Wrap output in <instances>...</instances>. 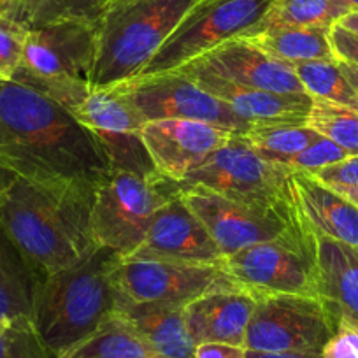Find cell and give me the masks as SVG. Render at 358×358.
I'll return each mask as SVG.
<instances>
[{
    "label": "cell",
    "instance_id": "cell-19",
    "mask_svg": "<svg viewBox=\"0 0 358 358\" xmlns=\"http://www.w3.org/2000/svg\"><path fill=\"white\" fill-rule=\"evenodd\" d=\"M290 190L302 218L316 236L358 248V208L309 172H292Z\"/></svg>",
    "mask_w": 358,
    "mask_h": 358
},
{
    "label": "cell",
    "instance_id": "cell-12",
    "mask_svg": "<svg viewBox=\"0 0 358 358\" xmlns=\"http://www.w3.org/2000/svg\"><path fill=\"white\" fill-rule=\"evenodd\" d=\"M144 122L157 120H194L211 123L229 132L244 136L251 125L241 120L229 106L202 90L183 72L172 71L153 76H137L115 85Z\"/></svg>",
    "mask_w": 358,
    "mask_h": 358
},
{
    "label": "cell",
    "instance_id": "cell-27",
    "mask_svg": "<svg viewBox=\"0 0 358 358\" xmlns=\"http://www.w3.org/2000/svg\"><path fill=\"white\" fill-rule=\"evenodd\" d=\"M294 71L304 86L306 94L313 99H322L358 113V97L341 72L337 58L299 62L294 64Z\"/></svg>",
    "mask_w": 358,
    "mask_h": 358
},
{
    "label": "cell",
    "instance_id": "cell-31",
    "mask_svg": "<svg viewBox=\"0 0 358 358\" xmlns=\"http://www.w3.org/2000/svg\"><path fill=\"white\" fill-rule=\"evenodd\" d=\"M111 0H32L27 27H41L55 22L99 23Z\"/></svg>",
    "mask_w": 358,
    "mask_h": 358
},
{
    "label": "cell",
    "instance_id": "cell-32",
    "mask_svg": "<svg viewBox=\"0 0 358 358\" xmlns=\"http://www.w3.org/2000/svg\"><path fill=\"white\" fill-rule=\"evenodd\" d=\"M29 27L11 16L0 15V79L13 81L22 65Z\"/></svg>",
    "mask_w": 358,
    "mask_h": 358
},
{
    "label": "cell",
    "instance_id": "cell-3",
    "mask_svg": "<svg viewBox=\"0 0 358 358\" xmlns=\"http://www.w3.org/2000/svg\"><path fill=\"white\" fill-rule=\"evenodd\" d=\"M120 260L113 250L95 244L85 257L44 278L34 306V327L55 355L95 332L118 308L113 268Z\"/></svg>",
    "mask_w": 358,
    "mask_h": 358
},
{
    "label": "cell",
    "instance_id": "cell-23",
    "mask_svg": "<svg viewBox=\"0 0 358 358\" xmlns=\"http://www.w3.org/2000/svg\"><path fill=\"white\" fill-rule=\"evenodd\" d=\"M244 39L287 64L334 60L330 29L327 27H264L244 34Z\"/></svg>",
    "mask_w": 358,
    "mask_h": 358
},
{
    "label": "cell",
    "instance_id": "cell-43",
    "mask_svg": "<svg viewBox=\"0 0 358 358\" xmlns=\"http://www.w3.org/2000/svg\"><path fill=\"white\" fill-rule=\"evenodd\" d=\"M16 179V176L13 174V172H9L8 169L0 167V202H2V199H4L6 192H8V188L11 187V183Z\"/></svg>",
    "mask_w": 358,
    "mask_h": 358
},
{
    "label": "cell",
    "instance_id": "cell-38",
    "mask_svg": "<svg viewBox=\"0 0 358 358\" xmlns=\"http://www.w3.org/2000/svg\"><path fill=\"white\" fill-rule=\"evenodd\" d=\"M195 358H248V350L223 343H204L195 348Z\"/></svg>",
    "mask_w": 358,
    "mask_h": 358
},
{
    "label": "cell",
    "instance_id": "cell-30",
    "mask_svg": "<svg viewBox=\"0 0 358 358\" xmlns=\"http://www.w3.org/2000/svg\"><path fill=\"white\" fill-rule=\"evenodd\" d=\"M104 148L111 171H123L141 178H157L158 171L148 153L141 134H95Z\"/></svg>",
    "mask_w": 358,
    "mask_h": 358
},
{
    "label": "cell",
    "instance_id": "cell-28",
    "mask_svg": "<svg viewBox=\"0 0 358 358\" xmlns=\"http://www.w3.org/2000/svg\"><path fill=\"white\" fill-rule=\"evenodd\" d=\"M251 148L271 162H281L288 157H294L299 151L306 150L318 134L308 125H255L250 132L244 134Z\"/></svg>",
    "mask_w": 358,
    "mask_h": 358
},
{
    "label": "cell",
    "instance_id": "cell-39",
    "mask_svg": "<svg viewBox=\"0 0 358 358\" xmlns=\"http://www.w3.org/2000/svg\"><path fill=\"white\" fill-rule=\"evenodd\" d=\"M32 6V0H13L11 11H9V16L16 22L27 25V16H29V9Z\"/></svg>",
    "mask_w": 358,
    "mask_h": 358
},
{
    "label": "cell",
    "instance_id": "cell-1",
    "mask_svg": "<svg viewBox=\"0 0 358 358\" xmlns=\"http://www.w3.org/2000/svg\"><path fill=\"white\" fill-rule=\"evenodd\" d=\"M0 167L36 183L97 185L111 172L97 136L57 102L0 79Z\"/></svg>",
    "mask_w": 358,
    "mask_h": 358
},
{
    "label": "cell",
    "instance_id": "cell-13",
    "mask_svg": "<svg viewBox=\"0 0 358 358\" xmlns=\"http://www.w3.org/2000/svg\"><path fill=\"white\" fill-rule=\"evenodd\" d=\"M118 295L137 304L187 308L218 288L237 287L222 265L172 264L158 260H122L113 268ZM241 288V287H239Z\"/></svg>",
    "mask_w": 358,
    "mask_h": 358
},
{
    "label": "cell",
    "instance_id": "cell-41",
    "mask_svg": "<svg viewBox=\"0 0 358 358\" xmlns=\"http://www.w3.org/2000/svg\"><path fill=\"white\" fill-rule=\"evenodd\" d=\"M248 358H320V355H313V353H258V351H248Z\"/></svg>",
    "mask_w": 358,
    "mask_h": 358
},
{
    "label": "cell",
    "instance_id": "cell-4",
    "mask_svg": "<svg viewBox=\"0 0 358 358\" xmlns=\"http://www.w3.org/2000/svg\"><path fill=\"white\" fill-rule=\"evenodd\" d=\"M99 23L55 22L29 29L13 81L57 102L72 115L94 90Z\"/></svg>",
    "mask_w": 358,
    "mask_h": 358
},
{
    "label": "cell",
    "instance_id": "cell-17",
    "mask_svg": "<svg viewBox=\"0 0 358 358\" xmlns=\"http://www.w3.org/2000/svg\"><path fill=\"white\" fill-rule=\"evenodd\" d=\"M194 79L202 90L213 97L225 102L241 120L255 125H306L313 106V97L308 94H274L265 90L250 88L206 72L194 65L178 69Z\"/></svg>",
    "mask_w": 358,
    "mask_h": 358
},
{
    "label": "cell",
    "instance_id": "cell-24",
    "mask_svg": "<svg viewBox=\"0 0 358 358\" xmlns=\"http://www.w3.org/2000/svg\"><path fill=\"white\" fill-rule=\"evenodd\" d=\"M58 358H160L132 323L115 311L95 332Z\"/></svg>",
    "mask_w": 358,
    "mask_h": 358
},
{
    "label": "cell",
    "instance_id": "cell-34",
    "mask_svg": "<svg viewBox=\"0 0 358 358\" xmlns=\"http://www.w3.org/2000/svg\"><path fill=\"white\" fill-rule=\"evenodd\" d=\"M0 358H57L32 327L0 325Z\"/></svg>",
    "mask_w": 358,
    "mask_h": 358
},
{
    "label": "cell",
    "instance_id": "cell-7",
    "mask_svg": "<svg viewBox=\"0 0 358 358\" xmlns=\"http://www.w3.org/2000/svg\"><path fill=\"white\" fill-rule=\"evenodd\" d=\"M220 265L237 287L255 297L280 294L318 297L316 234L306 220L278 239L229 255Z\"/></svg>",
    "mask_w": 358,
    "mask_h": 358
},
{
    "label": "cell",
    "instance_id": "cell-21",
    "mask_svg": "<svg viewBox=\"0 0 358 358\" xmlns=\"http://www.w3.org/2000/svg\"><path fill=\"white\" fill-rule=\"evenodd\" d=\"M160 358H195L197 344L188 332L185 308L137 304L118 295V308Z\"/></svg>",
    "mask_w": 358,
    "mask_h": 358
},
{
    "label": "cell",
    "instance_id": "cell-37",
    "mask_svg": "<svg viewBox=\"0 0 358 358\" xmlns=\"http://www.w3.org/2000/svg\"><path fill=\"white\" fill-rule=\"evenodd\" d=\"M330 43H332L334 55L337 60L350 62L358 65V36L343 29L339 25H334L330 29Z\"/></svg>",
    "mask_w": 358,
    "mask_h": 358
},
{
    "label": "cell",
    "instance_id": "cell-14",
    "mask_svg": "<svg viewBox=\"0 0 358 358\" xmlns=\"http://www.w3.org/2000/svg\"><path fill=\"white\" fill-rule=\"evenodd\" d=\"M237 134L194 120H157L143 127V143L158 174L181 183Z\"/></svg>",
    "mask_w": 358,
    "mask_h": 358
},
{
    "label": "cell",
    "instance_id": "cell-2",
    "mask_svg": "<svg viewBox=\"0 0 358 358\" xmlns=\"http://www.w3.org/2000/svg\"><path fill=\"white\" fill-rule=\"evenodd\" d=\"M97 185L36 183L16 178L0 202V225L43 280L95 246L92 206Z\"/></svg>",
    "mask_w": 358,
    "mask_h": 358
},
{
    "label": "cell",
    "instance_id": "cell-15",
    "mask_svg": "<svg viewBox=\"0 0 358 358\" xmlns=\"http://www.w3.org/2000/svg\"><path fill=\"white\" fill-rule=\"evenodd\" d=\"M122 260L220 265L223 255L204 223L190 211L179 194L157 213L139 248Z\"/></svg>",
    "mask_w": 358,
    "mask_h": 358
},
{
    "label": "cell",
    "instance_id": "cell-26",
    "mask_svg": "<svg viewBox=\"0 0 358 358\" xmlns=\"http://www.w3.org/2000/svg\"><path fill=\"white\" fill-rule=\"evenodd\" d=\"M351 11L353 8L344 0H274L255 29H264V27L332 29Z\"/></svg>",
    "mask_w": 358,
    "mask_h": 358
},
{
    "label": "cell",
    "instance_id": "cell-44",
    "mask_svg": "<svg viewBox=\"0 0 358 358\" xmlns=\"http://www.w3.org/2000/svg\"><path fill=\"white\" fill-rule=\"evenodd\" d=\"M334 190L343 194L348 201H351L358 208V188H334Z\"/></svg>",
    "mask_w": 358,
    "mask_h": 358
},
{
    "label": "cell",
    "instance_id": "cell-18",
    "mask_svg": "<svg viewBox=\"0 0 358 358\" xmlns=\"http://www.w3.org/2000/svg\"><path fill=\"white\" fill-rule=\"evenodd\" d=\"M257 297L239 287L218 288L185 308L188 332L195 344L223 343L243 346Z\"/></svg>",
    "mask_w": 358,
    "mask_h": 358
},
{
    "label": "cell",
    "instance_id": "cell-45",
    "mask_svg": "<svg viewBox=\"0 0 358 358\" xmlns=\"http://www.w3.org/2000/svg\"><path fill=\"white\" fill-rule=\"evenodd\" d=\"M11 6H13V0H0V15H8L9 16Z\"/></svg>",
    "mask_w": 358,
    "mask_h": 358
},
{
    "label": "cell",
    "instance_id": "cell-46",
    "mask_svg": "<svg viewBox=\"0 0 358 358\" xmlns=\"http://www.w3.org/2000/svg\"><path fill=\"white\" fill-rule=\"evenodd\" d=\"M346 4H350L353 9H358V0H344Z\"/></svg>",
    "mask_w": 358,
    "mask_h": 358
},
{
    "label": "cell",
    "instance_id": "cell-9",
    "mask_svg": "<svg viewBox=\"0 0 358 358\" xmlns=\"http://www.w3.org/2000/svg\"><path fill=\"white\" fill-rule=\"evenodd\" d=\"M339 316L315 295L257 297L244 348L258 353H322Z\"/></svg>",
    "mask_w": 358,
    "mask_h": 358
},
{
    "label": "cell",
    "instance_id": "cell-42",
    "mask_svg": "<svg viewBox=\"0 0 358 358\" xmlns=\"http://www.w3.org/2000/svg\"><path fill=\"white\" fill-rule=\"evenodd\" d=\"M337 25L343 27V29L350 30V32L357 34V36H358V9H353L351 13H348V15L344 16V18L341 20Z\"/></svg>",
    "mask_w": 358,
    "mask_h": 358
},
{
    "label": "cell",
    "instance_id": "cell-47",
    "mask_svg": "<svg viewBox=\"0 0 358 358\" xmlns=\"http://www.w3.org/2000/svg\"><path fill=\"white\" fill-rule=\"evenodd\" d=\"M115 2H120V0H111V2H109V6H111V4H115Z\"/></svg>",
    "mask_w": 358,
    "mask_h": 358
},
{
    "label": "cell",
    "instance_id": "cell-33",
    "mask_svg": "<svg viewBox=\"0 0 358 358\" xmlns=\"http://www.w3.org/2000/svg\"><path fill=\"white\" fill-rule=\"evenodd\" d=\"M348 157L350 155L344 150H341L336 143L318 136L306 150L299 151L294 157L285 158L281 164L290 172H309V174H313V172L320 171V169L339 164V162L346 160Z\"/></svg>",
    "mask_w": 358,
    "mask_h": 358
},
{
    "label": "cell",
    "instance_id": "cell-36",
    "mask_svg": "<svg viewBox=\"0 0 358 358\" xmlns=\"http://www.w3.org/2000/svg\"><path fill=\"white\" fill-rule=\"evenodd\" d=\"M313 176L330 188H358V157H348L339 164L313 172Z\"/></svg>",
    "mask_w": 358,
    "mask_h": 358
},
{
    "label": "cell",
    "instance_id": "cell-29",
    "mask_svg": "<svg viewBox=\"0 0 358 358\" xmlns=\"http://www.w3.org/2000/svg\"><path fill=\"white\" fill-rule=\"evenodd\" d=\"M306 125L318 136L336 143L350 157H358V113L344 106L313 99Z\"/></svg>",
    "mask_w": 358,
    "mask_h": 358
},
{
    "label": "cell",
    "instance_id": "cell-35",
    "mask_svg": "<svg viewBox=\"0 0 358 358\" xmlns=\"http://www.w3.org/2000/svg\"><path fill=\"white\" fill-rule=\"evenodd\" d=\"M320 358H358V322L339 315L336 330L323 346Z\"/></svg>",
    "mask_w": 358,
    "mask_h": 358
},
{
    "label": "cell",
    "instance_id": "cell-25",
    "mask_svg": "<svg viewBox=\"0 0 358 358\" xmlns=\"http://www.w3.org/2000/svg\"><path fill=\"white\" fill-rule=\"evenodd\" d=\"M72 116L94 134H141L146 125L141 113L115 86L92 90Z\"/></svg>",
    "mask_w": 358,
    "mask_h": 358
},
{
    "label": "cell",
    "instance_id": "cell-10",
    "mask_svg": "<svg viewBox=\"0 0 358 358\" xmlns=\"http://www.w3.org/2000/svg\"><path fill=\"white\" fill-rule=\"evenodd\" d=\"M181 199L204 223L223 258L244 248L278 239L304 220L294 199L281 204H255L201 187L181 188Z\"/></svg>",
    "mask_w": 358,
    "mask_h": 358
},
{
    "label": "cell",
    "instance_id": "cell-16",
    "mask_svg": "<svg viewBox=\"0 0 358 358\" xmlns=\"http://www.w3.org/2000/svg\"><path fill=\"white\" fill-rule=\"evenodd\" d=\"M187 65L250 88L274 94H306L294 65L264 53L244 37L227 41Z\"/></svg>",
    "mask_w": 358,
    "mask_h": 358
},
{
    "label": "cell",
    "instance_id": "cell-20",
    "mask_svg": "<svg viewBox=\"0 0 358 358\" xmlns=\"http://www.w3.org/2000/svg\"><path fill=\"white\" fill-rule=\"evenodd\" d=\"M43 276L0 225V325L34 327V306Z\"/></svg>",
    "mask_w": 358,
    "mask_h": 358
},
{
    "label": "cell",
    "instance_id": "cell-40",
    "mask_svg": "<svg viewBox=\"0 0 358 358\" xmlns=\"http://www.w3.org/2000/svg\"><path fill=\"white\" fill-rule=\"evenodd\" d=\"M339 62V69L341 72L344 74V78L348 79V83L351 85V88L355 90V94L358 97V65L350 64V62H343V60H337Z\"/></svg>",
    "mask_w": 358,
    "mask_h": 358
},
{
    "label": "cell",
    "instance_id": "cell-6",
    "mask_svg": "<svg viewBox=\"0 0 358 358\" xmlns=\"http://www.w3.org/2000/svg\"><path fill=\"white\" fill-rule=\"evenodd\" d=\"M181 194L172 179L141 178L123 171H111L99 181L92 206V239L109 248L120 258L139 248L155 216Z\"/></svg>",
    "mask_w": 358,
    "mask_h": 358
},
{
    "label": "cell",
    "instance_id": "cell-5",
    "mask_svg": "<svg viewBox=\"0 0 358 358\" xmlns=\"http://www.w3.org/2000/svg\"><path fill=\"white\" fill-rule=\"evenodd\" d=\"M197 0H120L99 22L94 88L137 78Z\"/></svg>",
    "mask_w": 358,
    "mask_h": 358
},
{
    "label": "cell",
    "instance_id": "cell-22",
    "mask_svg": "<svg viewBox=\"0 0 358 358\" xmlns=\"http://www.w3.org/2000/svg\"><path fill=\"white\" fill-rule=\"evenodd\" d=\"M318 297L337 316L358 322V248L316 236Z\"/></svg>",
    "mask_w": 358,
    "mask_h": 358
},
{
    "label": "cell",
    "instance_id": "cell-11",
    "mask_svg": "<svg viewBox=\"0 0 358 358\" xmlns=\"http://www.w3.org/2000/svg\"><path fill=\"white\" fill-rule=\"evenodd\" d=\"M292 172L283 164L258 155L243 136H232L179 188L201 187L225 197L255 204H281L294 199Z\"/></svg>",
    "mask_w": 358,
    "mask_h": 358
},
{
    "label": "cell",
    "instance_id": "cell-8",
    "mask_svg": "<svg viewBox=\"0 0 358 358\" xmlns=\"http://www.w3.org/2000/svg\"><path fill=\"white\" fill-rule=\"evenodd\" d=\"M274 0H197L139 76L185 67L260 23Z\"/></svg>",
    "mask_w": 358,
    "mask_h": 358
}]
</instances>
